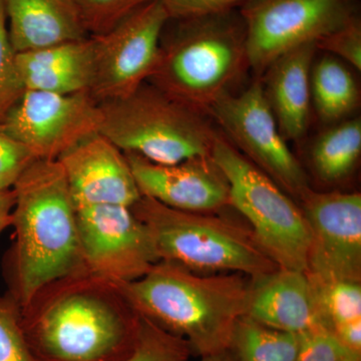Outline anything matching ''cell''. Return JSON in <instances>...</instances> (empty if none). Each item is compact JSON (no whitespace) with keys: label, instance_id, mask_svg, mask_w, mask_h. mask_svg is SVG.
Masks as SVG:
<instances>
[{"label":"cell","instance_id":"1","mask_svg":"<svg viewBox=\"0 0 361 361\" xmlns=\"http://www.w3.org/2000/svg\"><path fill=\"white\" fill-rule=\"evenodd\" d=\"M20 319L35 361L125 360L140 325L120 285L90 272L45 285Z\"/></svg>","mask_w":361,"mask_h":361},{"label":"cell","instance_id":"2","mask_svg":"<svg viewBox=\"0 0 361 361\" xmlns=\"http://www.w3.org/2000/svg\"><path fill=\"white\" fill-rule=\"evenodd\" d=\"M13 190V242L4 254L2 273L7 295L21 308L45 285L87 270L77 208L59 161L37 159Z\"/></svg>","mask_w":361,"mask_h":361},{"label":"cell","instance_id":"3","mask_svg":"<svg viewBox=\"0 0 361 361\" xmlns=\"http://www.w3.org/2000/svg\"><path fill=\"white\" fill-rule=\"evenodd\" d=\"M118 285L137 314L185 339L202 357L229 348L235 323L246 314L250 277L199 274L160 260L140 279Z\"/></svg>","mask_w":361,"mask_h":361},{"label":"cell","instance_id":"4","mask_svg":"<svg viewBox=\"0 0 361 361\" xmlns=\"http://www.w3.org/2000/svg\"><path fill=\"white\" fill-rule=\"evenodd\" d=\"M149 84L206 113L248 65L246 30L239 9L200 18L170 20Z\"/></svg>","mask_w":361,"mask_h":361},{"label":"cell","instance_id":"5","mask_svg":"<svg viewBox=\"0 0 361 361\" xmlns=\"http://www.w3.org/2000/svg\"><path fill=\"white\" fill-rule=\"evenodd\" d=\"M130 209L146 225L160 260L205 275L240 273L253 278L278 268L250 228L234 221L177 210L144 196Z\"/></svg>","mask_w":361,"mask_h":361},{"label":"cell","instance_id":"6","mask_svg":"<svg viewBox=\"0 0 361 361\" xmlns=\"http://www.w3.org/2000/svg\"><path fill=\"white\" fill-rule=\"evenodd\" d=\"M99 104V133L123 153L163 165L211 156L217 134L203 114L149 82L128 96Z\"/></svg>","mask_w":361,"mask_h":361},{"label":"cell","instance_id":"7","mask_svg":"<svg viewBox=\"0 0 361 361\" xmlns=\"http://www.w3.org/2000/svg\"><path fill=\"white\" fill-rule=\"evenodd\" d=\"M211 156L229 185L230 207L278 267L307 270L310 230L302 209L276 183L217 134Z\"/></svg>","mask_w":361,"mask_h":361},{"label":"cell","instance_id":"8","mask_svg":"<svg viewBox=\"0 0 361 361\" xmlns=\"http://www.w3.org/2000/svg\"><path fill=\"white\" fill-rule=\"evenodd\" d=\"M358 0H246L239 11L248 65L258 77L285 52L320 39L360 14Z\"/></svg>","mask_w":361,"mask_h":361},{"label":"cell","instance_id":"9","mask_svg":"<svg viewBox=\"0 0 361 361\" xmlns=\"http://www.w3.org/2000/svg\"><path fill=\"white\" fill-rule=\"evenodd\" d=\"M234 148L297 200L308 189L307 175L287 146L260 80L241 94L221 97L206 111Z\"/></svg>","mask_w":361,"mask_h":361},{"label":"cell","instance_id":"10","mask_svg":"<svg viewBox=\"0 0 361 361\" xmlns=\"http://www.w3.org/2000/svg\"><path fill=\"white\" fill-rule=\"evenodd\" d=\"M169 20L161 0H152L109 32L90 37L94 52L90 94L99 103L128 96L148 82L160 59L161 35Z\"/></svg>","mask_w":361,"mask_h":361},{"label":"cell","instance_id":"11","mask_svg":"<svg viewBox=\"0 0 361 361\" xmlns=\"http://www.w3.org/2000/svg\"><path fill=\"white\" fill-rule=\"evenodd\" d=\"M75 208L87 272L116 283H129L160 261L146 225L130 207L104 204Z\"/></svg>","mask_w":361,"mask_h":361},{"label":"cell","instance_id":"12","mask_svg":"<svg viewBox=\"0 0 361 361\" xmlns=\"http://www.w3.org/2000/svg\"><path fill=\"white\" fill-rule=\"evenodd\" d=\"M101 121L99 102L89 92L61 94L25 90L1 125L35 158L58 160L99 132Z\"/></svg>","mask_w":361,"mask_h":361},{"label":"cell","instance_id":"13","mask_svg":"<svg viewBox=\"0 0 361 361\" xmlns=\"http://www.w3.org/2000/svg\"><path fill=\"white\" fill-rule=\"evenodd\" d=\"M299 201L310 230L308 276L361 282V195L310 188Z\"/></svg>","mask_w":361,"mask_h":361},{"label":"cell","instance_id":"14","mask_svg":"<svg viewBox=\"0 0 361 361\" xmlns=\"http://www.w3.org/2000/svg\"><path fill=\"white\" fill-rule=\"evenodd\" d=\"M123 154L141 196L187 212L215 213L230 207L229 185L212 156L163 165Z\"/></svg>","mask_w":361,"mask_h":361},{"label":"cell","instance_id":"15","mask_svg":"<svg viewBox=\"0 0 361 361\" xmlns=\"http://www.w3.org/2000/svg\"><path fill=\"white\" fill-rule=\"evenodd\" d=\"M58 161L75 207H132L142 197L125 154L101 133L87 135Z\"/></svg>","mask_w":361,"mask_h":361},{"label":"cell","instance_id":"16","mask_svg":"<svg viewBox=\"0 0 361 361\" xmlns=\"http://www.w3.org/2000/svg\"><path fill=\"white\" fill-rule=\"evenodd\" d=\"M245 315L266 326L298 336L323 325L307 273L288 268L278 267L250 278Z\"/></svg>","mask_w":361,"mask_h":361},{"label":"cell","instance_id":"17","mask_svg":"<svg viewBox=\"0 0 361 361\" xmlns=\"http://www.w3.org/2000/svg\"><path fill=\"white\" fill-rule=\"evenodd\" d=\"M317 49L312 42L285 52L262 75L266 99L285 140H300L307 132L311 68Z\"/></svg>","mask_w":361,"mask_h":361},{"label":"cell","instance_id":"18","mask_svg":"<svg viewBox=\"0 0 361 361\" xmlns=\"http://www.w3.org/2000/svg\"><path fill=\"white\" fill-rule=\"evenodd\" d=\"M16 52L87 39L73 0H2Z\"/></svg>","mask_w":361,"mask_h":361},{"label":"cell","instance_id":"19","mask_svg":"<svg viewBox=\"0 0 361 361\" xmlns=\"http://www.w3.org/2000/svg\"><path fill=\"white\" fill-rule=\"evenodd\" d=\"M16 63L25 90L77 94L89 92L94 80L92 37L16 52Z\"/></svg>","mask_w":361,"mask_h":361},{"label":"cell","instance_id":"20","mask_svg":"<svg viewBox=\"0 0 361 361\" xmlns=\"http://www.w3.org/2000/svg\"><path fill=\"white\" fill-rule=\"evenodd\" d=\"M310 87L311 103L325 123L345 120L360 102V90L353 73L330 54L313 61Z\"/></svg>","mask_w":361,"mask_h":361},{"label":"cell","instance_id":"21","mask_svg":"<svg viewBox=\"0 0 361 361\" xmlns=\"http://www.w3.org/2000/svg\"><path fill=\"white\" fill-rule=\"evenodd\" d=\"M360 154V118L341 121L316 140L311 152L313 170L322 182H341L353 172Z\"/></svg>","mask_w":361,"mask_h":361},{"label":"cell","instance_id":"22","mask_svg":"<svg viewBox=\"0 0 361 361\" xmlns=\"http://www.w3.org/2000/svg\"><path fill=\"white\" fill-rule=\"evenodd\" d=\"M298 348V334L243 315L235 323L228 350L236 361H295Z\"/></svg>","mask_w":361,"mask_h":361},{"label":"cell","instance_id":"23","mask_svg":"<svg viewBox=\"0 0 361 361\" xmlns=\"http://www.w3.org/2000/svg\"><path fill=\"white\" fill-rule=\"evenodd\" d=\"M310 279L318 314L325 327L334 331L342 325L361 322V282Z\"/></svg>","mask_w":361,"mask_h":361},{"label":"cell","instance_id":"24","mask_svg":"<svg viewBox=\"0 0 361 361\" xmlns=\"http://www.w3.org/2000/svg\"><path fill=\"white\" fill-rule=\"evenodd\" d=\"M193 355L185 339L169 334L140 316L135 348L123 361H189Z\"/></svg>","mask_w":361,"mask_h":361},{"label":"cell","instance_id":"25","mask_svg":"<svg viewBox=\"0 0 361 361\" xmlns=\"http://www.w3.org/2000/svg\"><path fill=\"white\" fill-rule=\"evenodd\" d=\"M90 37L104 35L152 0H73Z\"/></svg>","mask_w":361,"mask_h":361},{"label":"cell","instance_id":"26","mask_svg":"<svg viewBox=\"0 0 361 361\" xmlns=\"http://www.w3.org/2000/svg\"><path fill=\"white\" fill-rule=\"evenodd\" d=\"M16 52L9 39L4 1L0 0V123L25 92Z\"/></svg>","mask_w":361,"mask_h":361},{"label":"cell","instance_id":"27","mask_svg":"<svg viewBox=\"0 0 361 361\" xmlns=\"http://www.w3.org/2000/svg\"><path fill=\"white\" fill-rule=\"evenodd\" d=\"M295 361H361V353L348 348L327 327L318 325L299 334Z\"/></svg>","mask_w":361,"mask_h":361},{"label":"cell","instance_id":"28","mask_svg":"<svg viewBox=\"0 0 361 361\" xmlns=\"http://www.w3.org/2000/svg\"><path fill=\"white\" fill-rule=\"evenodd\" d=\"M0 361H35L21 326L20 307L0 296Z\"/></svg>","mask_w":361,"mask_h":361},{"label":"cell","instance_id":"29","mask_svg":"<svg viewBox=\"0 0 361 361\" xmlns=\"http://www.w3.org/2000/svg\"><path fill=\"white\" fill-rule=\"evenodd\" d=\"M318 49L341 59L356 71H361V20L355 16L345 25L323 37L316 44Z\"/></svg>","mask_w":361,"mask_h":361},{"label":"cell","instance_id":"30","mask_svg":"<svg viewBox=\"0 0 361 361\" xmlns=\"http://www.w3.org/2000/svg\"><path fill=\"white\" fill-rule=\"evenodd\" d=\"M35 160L32 152L9 135L0 123V190L13 189Z\"/></svg>","mask_w":361,"mask_h":361},{"label":"cell","instance_id":"31","mask_svg":"<svg viewBox=\"0 0 361 361\" xmlns=\"http://www.w3.org/2000/svg\"><path fill=\"white\" fill-rule=\"evenodd\" d=\"M172 20L200 18L239 9L246 0H161Z\"/></svg>","mask_w":361,"mask_h":361},{"label":"cell","instance_id":"32","mask_svg":"<svg viewBox=\"0 0 361 361\" xmlns=\"http://www.w3.org/2000/svg\"><path fill=\"white\" fill-rule=\"evenodd\" d=\"M14 204H16V195L13 190H0V234L8 226H11Z\"/></svg>","mask_w":361,"mask_h":361},{"label":"cell","instance_id":"33","mask_svg":"<svg viewBox=\"0 0 361 361\" xmlns=\"http://www.w3.org/2000/svg\"><path fill=\"white\" fill-rule=\"evenodd\" d=\"M201 361H236L233 357L231 353L229 350L220 351V353H213V355H209L202 356Z\"/></svg>","mask_w":361,"mask_h":361}]
</instances>
